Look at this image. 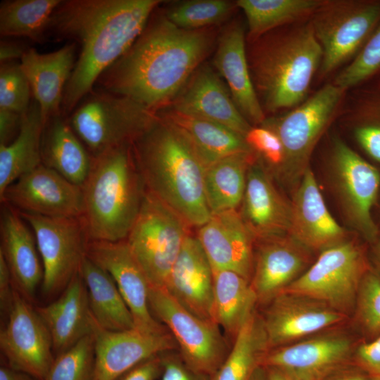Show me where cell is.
Segmentation results:
<instances>
[{
    "mask_svg": "<svg viewBox=\"0 0 380 380\" xmlns=\"http://www.w3.org/2000/svg\"><path fill=\"white\" fill-rule=\"evenodd\" d=\"M213 42L208 28L184 30L164 15L148 21L131 47L98 79L102 90L158 111L170 106Z\"/></svg>",
    "mask_w": 380,
    "mask_h": 380,
    "instance_id": "1",
    "label": "cell"
},
{
    "mask_svg": "<svg viewBox=\"0 0 380 380\" xmlns=\"http://www.w3.org/2000/svg\"><path fill=\"white\" fill-rule=\"evenodd\" d=\"M160 0L62 1L49 31L57 41L77 43L80 52L65 86L61 113H70L102 73L118 60L144 31Z\"/></svg>",
    "mask_w": 380,
    "mask_h": 380,
    "instance_id": "2",
    "label": "cell"
},
{
    "mask_svg": "<svg viewBox=\"0 0 380 380\" xmlns=\"http://www.w3.org/2000/svg\"><path fill=\"white\" fill-rule=\"evenodd\" d=\"M146 189L191 227L212 216L204 191L205 167L185 136L156 112L150 126L132 143Z\"/></svg>",
    "mask_w": 380,
    "mask_h": 380,
    "instance_id": "3",
    "label": "cell"
},
{
    "mask_svg": "<svg viewBox=\"0 0 380 380\" xmlns=\"http://www.w3.org/2000/svg\"><path fill=\"white\" fill-rule=\"evenodd\" d=\"M249 43V69L265 113L288 111L308 99L323 56L310 20L277 28Z\"/></svg>",
    "mask_w": 380,
    "mask_h": 380,
    "instance_id": "4",
    "label": "cell"
},
{
    "mask_svg": "<svg viewBox=\"0 0 380 380\" xmlns=\"http://www.w3.org/2000/svg\"><path fill=\"white\" fill-rule=\"evenodd\" d=\"M81 187V218L89 241L125 240L146 191L132 143L91 156L89 172Z\"/></svg>",
    "mask_w": 380,
    "mask_h": 380,
    "instance_id": "5",
    "label": "cell"
},
{
    "mask_svg": "<svg viewBox=\"0 0 380 380\" xmlns=\"http://www.w3.org/2000/svg\"><path fill=\"white\" fill-rule=\"evenodd\" d=\"M346 93L328 83L298 106L266 118L260 124L276 133L282 143L284 163L278 179L293 191L310 167L312 153L336 116Z\"/></svg>",
    "mask_w": 380,
    "mask_h": 380,
    "instance_id": "6",
    "label": "cell"
},
{
    "mask_svg": "<svg viewBox=\"0 0 380 380\" xmlns=\"http://www.w3.org/2000/svg\"><path fill=\"white\" fill-rule=\"evenodd\" d=\"M85 99L67 120L91 156L133 143L156 116V111L104 90Z\"/></svg>",
    "mask_w": 380,
    "mask_h": 380,
    "instance_id": "7",
    "label": "cell"
},
{
    "mask_svg": "<svg viewBox=\"0 0 380 380\" xmlns=\"http://www.w3.org/2000/svg\"><path fill=\"white\" fill-rule=\"evenodd\" d=\"M371 267L367 246L348 238L321 251L284 292L312 297L350 317L360 282Z\"/></svg>",
    "mask_w": 380,
    "mask_h": 380,
    "instance_id": "8",
    "label": "cell"
},
{
    "mask_svg": "<svg viewBox=\"0 0 380 380\" xmlns=\"http://www.w3.org/2000/svg\"><path fill=\"white\" fill-rule=\"evenodd\" d=\"M191 226L176 211L146 191L137 218L126 239L153 286L164 287Z\"/></svg>",
    "mask_w": 380,
    "mask_h": 380,
    "instance_id": "9",
    "label": "cell"
},
{
    "mask_svg": "<svg viewBox=\"0 0 380 380\" xmlns=\"http://www.w3.org/2000/svg\"><path fill=\"white\" fill-rule=\"evenodd\" d=\"M327 76L357 55L380 23V0H324L310 19Z\"/></svg>",
    "mask_w": 380,
    "mask_h": 380,
    "instance_id": "10",
    "label": "cell"
},
{
    "mask_svg": "<svg viewBox=\"0 0 380 380\" xmlns=\"http://www.w3.org/2000/svg\"><path fill=\"white\" fill-rule=\"evenodd\" d=\"M148 303L153 315L171 334L187 365L211 377L231 348L220 327L189 312L164 287L150 285Z\"/></svg>",
    "mask_w": 380,
    "mask_h": 380,
    "instance_id": "11",
    "label": "cell"
},
{
    "mask_svg": "<svg viewBox=\"0 0 380 380\" xmlns=\"http://www.w3.org/2000/svg\"><path fill=\"white\" fill-rule=\"evenodd\" d=\"M32 229L43 267L42 293H61L79 272L89 239L81 217L20 213Z\"/></svg>",
    "mask_w": 380,
    "mask_h": 380,
    "instance_id": "12",
    "label": "cell"
},
{
    "mask_svg": "<svg viewBox=\"0 0 380 380\" xmlns=\"http://www.w3.org/2000/svg\"><path fill=\"white\" fill-rule=\"evenodd\" d=\"M330 172L345 219L367 243H373L380 236L372 215L380 189L379 170L335 137L330 156Z\"/></svg>",
    "mask_w": 380,
    "mask_h": 380,
    "instance_id": "13",
    "label": "cell"
},
{
    "mask_svg": "<svg viewBox=\"0 0 380 380\" xmlns=\"http://www.w3.org/2000/svg\"><path fill=\"white\" fill-rule=\"evenodd\" d=\"M0 348L7 365L40 380L45 379L55 358L46 326L15 288L8 320L0 331Z\"/></svg>",
    "mask_w": 380,
    "mask_h": 380,
    "instance_id": "14",
    "label": "cell"
},
{
    "mask_svg": "<svg viewBox=\"0 0 380 380\" xmlns=\"http://www.w3.org/2000/svg\"><path fill=\"white\" fill-rule=\"evenodd\" d=\"M360 341L343 331L327 330L270 350L262 366L279 368L299 380H322L353 363Z\"/></svg>",
    "mask_w": 380,
    "mask_h": 380,
    "instance_id": "15",
    "label": "cell"
},
{
    "mask_svg": "<svg viewBox=\"0 0 380 380\" xmlns=\"http://www.w3.org/2000/svg\"><path fill=\"white\" fill-rule=\"evenodd\" d=\"M270 350L338 326L348 316L312 297L283 292L260 315Z\"/></svg>",
    "mask_w": 380,
    "mask_h": 380,
    "instance_id": "16",
    "label": "cell"
},
{
    "mask_svg": "<svg viewBox=\"0 0 380 380\" xmlns=\"http://www.w3.org/2000/svg\"><path fill=\"white\" fill-rule=\"evenodd\" d=\"M0 200L20 213L75 217L83 214L82 187L43 164L9 185Z\"/></svg>",
    "mask_w": 380,
    "mask_h": 380,
    "instance_id": "17",
    "label": "cell"
},
{
    "mask_svg": "<svg viewBox=\"0 0 380 380\" xmlns=\"http://www.w3.org/2000/svg\"><path fill=\"white\" fill-rule=\"evenodd\" d=\"M86 256L112 277L132 315L136 329L147 333L167 330L151 311L149 281L126 239L114 242L89 241Z\"/></svg>",
    "mask_w": 380,
    "mask_h": 380,
    "instance_id": "18",
    "label": "cell"
},
{
    "mask_svg": "<svg viewBox=\"0 0 380 380\" xmlns=\"http://www.w3.org/2000/svg\"><path fill=\"white\" fill-rule=\"evenodd\" d=\"M92 334L95 349L93 380H117L142 361L177 350L168 330L160 333L136 329L109 331L101 328L94 319Z\"/></svg>",
    "mask_w": 380,
    "mask_h": 380,
    "instance_id": "19",
    "label": "cell"
},
{
    "mask_svg": "<svg viewBox=\"0 0 380 380\" xmlns=\"http://www.w3.org/2000/svg\"><path fill=\"white\" fill-rule=\"evenodd\" d=\"M311 251L288 234L255 244L251 286L258 305H267L310 265Z\"/></svg>",
    "mask_w": 380,
    "mask_h": 380,
    "instance_id": "20",
    "label": "cell"
},
{
    "mask_svg": "<svg viewBox=\"0 0 380 380\" xmlns=\"http://www.w3.org/2000/svg\"><path fill=\"white\" fill-rule=\"evenodd\" d=\"M196 236L213 270L232 271L251 281L255 240L238 210L212 215Z\"/></svg>",
    "mask_w": 380,
    "mask_h": 380,
    "instance_id": "21",
    "label": "cell"
},
{
    "mask_svg": "<svg viewBox=\"0 0 380 380\" xmlns=\"http://www.w3.org/2000/svg\"><path fill=\"white\" fill-rule=\"evenodd\" d=\"M288 234L312 251H322L348 238V232L330 214L315 176L309 167L291 201Z\"/></svg>",
    "mask_w": 380,
    "mask_h": 380,
    "instance_id": "22",
    "label": "cell"
},
{
    "mask_svg": "<svg viewBox=\"0 0 380 380\" xmlns=\"http://www.w3.org/2000/svg\"><path fill=\"white\" fill-rule=\"evenodd\" d=\"M170 107L221 124L243 137L253 126L242 115L216 72L206 64L195 70Z\"/></svg>",
    "mask_w": 380,
    "mask_h": 380,
    "instance_id": "23",
    "label": "cell"
},
{
    "mask_svg": "<svg viewBox=\"0 0 380 380\" xmlns=\"http://www.w3.org/2000/svg\"><path fill=\"white\" fill-rule=\"evenodd\" d=\"M240 215L255 242L288 234L291 201L274 183L272 175L257 160L250 167Z\"/></svg>",
    "mask_w": 380,
    "mask_h": 380,
    "instance_id": "24",
    "label": "cell"
},
{
    "mask_svg": "<svg viewBox=\"0 0 380 380\" xmlns=\"http://www.w3.org/2000/svg\"><path fill=\"white\" fill-rule=\"evenodd\" d=\"M245 27L232 22L222 32L213 63L227 82L232 98L242 115L253 126L266 119L249 69L246 47Z\"/></svg>",
    "mask_w": 380,
    "mask_h": 380,
    "instance_id": "25",
    "label": "cell"
},
{
    "mask_svg": "<svg viewBox=\"0 0 380 380\" xmlns=\"http://www.w3.org/2000/svg\"><path fill=\"white\" fill-rule=\"evenodd\" d=\"M164 288L189 312L213 320V270L196 236H186Z\"/></svg>",
    "mask_w": 380,
    "mask_h": 380,
    "instance_id": "26",
    "label": "cell"
},
{
    "mask_svg": "<svg viewBox=\"0 0 380 380\" xmlns=\"http://www.w3.org/2000/svg\"><path fill=\"white\" fill-rule=\"evenodd\" d=\"M75 52L76 44L72 42L46 53L30 48L20 58V68L39 106L44 125L51 118L62 115L64 91L75 67Z\"/></svg>",
    "mask_w": 380,
    "mask_h": 380,
    "instance_id": "27",
    "label": "cell"
},
{
    "mask_svg": "<svg viewBox=\"0 0 380 380\" xmlns=\"http://www.w3.org/2000/svg\"><path fill=\"white\" fill-rule=\"evenodd\" d=\"M1 203L0 253L9 269L14 288L31 301L43 279L36 239L19 212L6 203Z\"/></svg>",
    "mask_w": 380,
    "mask_h": 380,
    "instance_id": "28",
    "label": "cell"
},
{
    "mask_svg": "<svg viewBox=\"0 0 380 380\" xmlns=\"http://www.w3.org/2000/svg\"><path fill=\"white\" fill-rule=\"evenodd\" d=\"M35 309L51 334L56 356L93 332L87 290L79 272L58 298Z\"/></svg>",
    "mask_w": 380,
    "mask_h": 380,
    "instance_id": "29",
    "label": "cell"
},
{
    "mask_svg": "<svg viewBox=\"0 0 380 380\" xmlns=\"http://www.w3.org/2000/svg\"><path fill=\"white\" fill-rule=\"evenodd\" d=\"M188 139L205 168L229 156L252 152L243 136L221 124L167 106L158 111Z\"/></svg>",
    "mask_w": 380,
    "mask_h": 380,
    "instance_id": "30",
    "label": "cell"
},
{
    "mask_svg": "<svg viewBox=\"0 0 380 380\" xmlns=\"http://www.w3.org/2000/svg\"><path fill=\"white\" fill-rule=\"evenodd\" d=\"M41 156L43 165L80 186L90 170L91 154L62 115L44 125Z\"/></svg>",
    "mask_w": 380,
    "mask_h": 380,
    "instance_id": "31",
    "label": "cell"
},
{
    "mask_svg": "<svg viewBox=\"0 0 380 380\" xmlns=\"http://www.w3.org/2000/svg\"><path fill=\"white\" fill-rule=\"evenodd\" d=\"M257 305L249 281L232 271L213 270V320L228 340L234 341Z\"/></svg>",
    "mask_w": 380,
    "mask_h": 380,
    "instance_id": "32",
    "label": "cell"
},
{
    "mask_svg": "<svg viewBox=\"0 0 380 380\" xmlns=\"http://www.w3.org/2000/svg\"><path fill=\"white\" fill-rule=\"evenodd\" d=\"M44 128L39 106L34 101L22 114L15 138L8 144H0V196L20 177L42 164Z\"/></svg>",
    "mask_w": 380,
    "mask_h": 380,
    "instance_id": "33",
    "label": "cell"
},
{
    "mask_svg": "<svg viewBox=\"0 0 380 380\" xmlns=\"http://www.w3.org/2000/svg\"><path fill=\"white\" fill-rule=\"evenodd\" d=\"M79 273L87 287L91 313L101 328L109 331L135 329L122 296L105 270L85 256Z\"/></svg>",
    "mask_w": 380,
    "mask_h": 380,
    "instance_id": "34",
    "label": "cell"
},
{
    "mask_svg": "<svg viewBox=\"0 0 380 380\" xmlns=\"http://www.w3.org/2000/svg\"><path fill=\"white\" fill-rule=\"evenodd\" d=\"M255 160L253 152H241L205 168L204 191L212 215L238 210L245 193L248 170Z\"/></svg>",
    "mask_w": 380,
    "mask_h": 380,
    "instance_id": "35",
    "label": "cell"
},
{
    "mask_svg": "<svg viewBox=\"0 0 380 380\" xmlns=\"http://www.w3.org/2000/svg\"><path fill=\"white\" fill-rule=\"evenodd\" d=\"M324 0H238L246 18V39L252 42L286 25L310 20Z\"/></svg>",
    "mask_w": 380,
    "mask_h": 380,
    "instance_id": "36",
    "label": "cell"
},
{
    "mask_svg": "<svg viewBox=\"0 0 380 380\" xmlns=\"http://www.w3.org/2000/svg\"><path fill=\"white\" fill-rule=\"evenodd\" d=\"M270 350L261 315L255 311L234 338L227 356L210 380H251Z\"/></svg>",
    "mask_w": 380,
    "mask_h": 380,
    "instance_id": "37",
    "label": "cell"
},
{
    "mask_svg": "<svg viewBox=\"0 0 380 380\" xmlns=\"http://www.w3.org/2000/svg\"><path fill=\"white\" fill-rule=\"evenodd\" d=\"M61 0H6L0 5L1 37H23L43 43Z\"/></svg>",
    "mask_w": 380,
    "mask_h": 380,
    "instance_id": "38",
    "label": "cell"
},
{
    "mask_svg": "<svg viewBox=\"0 0 380 380\" xmlns=\"http://www.w3.org/2000/svg\"><path fill=\"white\" fill-rule=\"evenodd\" d=\"M237 7L227 0H188L171 6L165 16L177 27L201 30L226 20Z\"/></svg>",
    "mask_w": 380,
    "mask_h": 380,
    "instance_id": "39",
    "label": "cell"
},
{
    "mask_svg": "<svg viewBox=\"0 0 380 380\" xmlns=\"http://www.w3.org/2000/svg\"><path fill=\"white\" fill-rule=\"evenodd\" d=\"M352 316L361 341L380 334V273L372 265L360 282Z\"/></svg>",
    "mask_w": 380,
    "mask_h": 380,
    "instance_id": "40",
    "label": "cell"
},
{
    "mask_svg": "<svg viewBox=\"0 0 380 380\" xmlns=\"http://www.w3.org/2000/svg\"><path fill=\"white\" fill-rule=\"evenodd\" d=\"M94 338L89 334L55 356L44 380H93Z\"/></svg>",
    "mask_w": 380,
    "mask_h": 380,
    "instance_id": "41",
    "label": "cell"
},
{
    "mask_svg": "<svg viewBox=\"0 0 380 380\" xmlns=\"http://www.w3.org/2000/svg\"><path fill=\"white\" fill-rule=\"evenodd\" d=\"M380 73V23L357 55L334 77L332 83L348 91Z\"/></svg>",
    "mask_w": 380,
    "mask_h": 380,
    "instance_id": "42",
    "label": "cell"
},
{
    "mask_svg": "<svg viewBox=\"0 0 380 380\" xmlns=\"http://www.w3.org/2000/svg\"><path fill=\"white\" fill-rule=\"evenodd\" d=\"M31 94L30 83L20 68V63L12 61L1 63L0 110L23 114L31 104Z\"/></svg>",
    "mask_w": 380,
    "mask_h": 380,
    "instance_id": "43",
    "label": "cell"
},
{
    "mask_svg": "<svg viewBox=\"0 0 380 380\" xmlns=\"http://www.w3.org/2000/svg\"><path fill=\"white\" fill-rule=\"evenodd\" d=\"M244 138L256 160L278 179L284 163V150L276 133L261 125H253Z\"/></svg>",
    "mask_w": 380,
    "mask_h": 380,
    "instance_id": "44",
    "label": "cell"
},
{
    "mask_svg": "<svg viewBox=\"0 0 380 380\" xmlns=\"http://www.w3.org/2000/svg\"><path fill=\"white\" fill-rule=\"evenodd\" d=\"M162 362L161 380H210L200 374L184 361L177 350L160 353Z\"/></svg>",
    "mask_w": 380,
    "mask_h": 380,
    "instance_id": "45",
    "label": "cell"
},
{
    "mask_svg": "<svg viewBox=\"0 0 380 380\" xmlns=\"http://www.w3.org/2000/svg\"><path fill=\"white\" fill-rule=\"evenodd\" d=\"M353 363L371 377L380 378V334L370 341H360L355 347Z\"/></svg>",
    "mask_w": 380,
    "mask_h": 380,
    "instance_id": "46",
    "label": "cell"
},
{
    "mask_svg": "<svg viewBox=\"0 0 380 380\" xmlns=\"http://www.w3.org/2000/svg\"><path fill=\"white\" fill-rule=\"evenodd\" d=\"M354 134L361 147L380 163V123H362L355 129Z\"/></svg>",
    "mask_w": 380,
    "mask_h": 380,
    "instance_id": "47",
    "label": "cell"
},
{
    "mask_svg": "<svg viewBox=\"0 0 380 380\" xmlns=\"http://www.w3.org/2000/svg\"><path fill=\"white\" fill-rule=\"evenodd\" d=\"M161 372L162 362L159 354L135 365L117 380H156Z\"/></svg>",
    "mask_w": 380,
    "mask_h": 380,
    "instance_id": "48",
    "label": "cell"
},
{
    "mask_svg": "<svg viewBox=\"0 0 380 380\" xmlns=\"http://www.w3.org/2000/svg\"><path fill=\"white\" fill-rule=\"evenodd\" d=\"M354 110L363 123H380V91L367 93L360 99Z\"/></svg>",
    "mask_w": 380,
    "mask_h": 380,
    "instance_id": "49",
    "label": "cell"
},
{
    "mask_svg": "<svg viewBox=\"0 0 380 380\" xmlns=\"http://www.w3.org/2000/svg\"><path fill=\"white\" fill-rule=\"evenodd\" d=\"M14 286L7 264L0 253V308L4 313H8L12 306Z\"/></svg>",
    "mask_w": 380,
    "mask_h": 380,
    "instance_id": "50",
    "label": "cell"
},
{
    "mask_svg": "<svg viewBox=\"0 0 380 380\" xmlns=\"http://www.w3.org/2000/svg\"><path fill=\"white\" fill-rule=\"evenodd\" d=\"M21 115L0 110V144H8L15 138L20 129Z\"/></svg>",
    "mask_w": 380,
    "mask_h": 380,
    "instance_id": "51",
    "label": "cell"
},
{
    "mask_svg": "<svg viewBox=\"0 0 380 380\" xmlns=\"http://www.w3.org/2000/svg\"><path fill=\"white\" fill-rule=\"evenodd\" d=\"M371 376L353 363L346 365L322 380H369Z\"/></svg>",
    "mask_w": 380,
    "mask_h": 380,
    "instance_id": "52",
    "label": "cell"
},
{
    "mask_svg": "<svg viewBox=\"0 0 380 380\" xmlns=\"http://www.w3.org/2000/svg\"><path fill=\"white\" fill-rule=\"evenodd\" d=\"M27 49L14 42L1 41L0 44V62L1 63L15 61L22 58Z\"/></svg>",
    "mask_w": 380,
    "mask_h": 380,
    "instance_id": "53",
    "label": "cell"
},
{
    "mask_svg": "<svg viewBox=\"0 0 380 380\" xmlns=\"http://www.w3.org/2000/svg\"><path fill=\"white\" fill-rule=\"evenodd\" d=\"M0 380H40L25 372L14 369L7 364L0 367Z\"/></svg>",
    "mask_w": 380,
    "mask_h": 380,
    "instance_id": "54",
    "label": "cell"
},
{
    "mask_svg": "<svg viewBox=\"0 0 380 380\" xmlns=\"http://www.w3.org/2000/svg\"><path fill=\"white\" fill-rule=\"evenodd\" d=\"M268 380H299L291 374L274 367H263Z\"/></svg>",
    "mask_w": 380,
    "mask_h": 380,
    "instance_id": "55",
    "label": "cell"
},
{
    "mask_svg": "<svg viewBox=\"0 0 380 380\" xmlns=\"http://www.w3.org/2000/svg\"><path fill=\"white\" fill-rule=\"evenodd\" d=\"M369 246V260L372 265L380 273V236Z\"/></svg>",
    "mask_w": 380,
    "mask_h": 380,
    "instance_id": "56",
    "label": "cell"
},
{
    "mask_svg": "<svg viewBox=\"0 0 380 380\" xmlns=\"http://www.w3.org/2000/svg\"><path fill=\"white\" fill-rule=\"evenodd\" d=\"M251 380H268L265 368L262 366L258 367Z\"/></svg>",
    "mask_w": 380,
    "mask_h": 380,
    "instance_id": "57",
    "label": "cell"
},
{
    "mask_svg": "<svg viewBox=\"0 0 380 380\" xmlns=\"http://www.w3.org/2000/svg\"><path fill=\"white\" fill-rule=\"evenodd\" d=\"M377 90L380 91V79L379 80L378 83H377Z\"/></svg>",
    "mask_w": 380,
    "mask_h": 380,
    "instance_id": "58",
    "label": "cell"
},
{
    "mask_svg": "<svg viewBox=\"0 0 380 380\" xmlns=\"http://www.w3.org/2000/svg\"><path fill=\"white\" fill-rule=\"evenodd\" d=\"M369 380H380V378H378V377H371Z\"/></svg>",
    "mask_w": 380,
    "mask_h": 380,
    "instance_id": "59",
    "label": "cell"
}]
</instances>
